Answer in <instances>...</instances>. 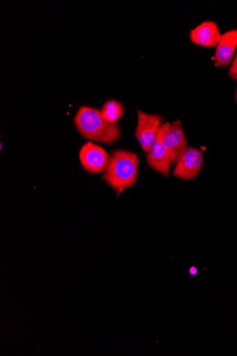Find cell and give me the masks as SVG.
Instances as JSON below:
<instances>
[{
	"label": "cell",
	"mask_w": 237,
	"mask_h": 356,
	"mask_svg": "<svg viewBox=\"0 0 237 356\" xmlns=\"http://www.w3.org/2000/svg\"><path fill=\"white\" fill-rule=\"evenodd\" d=\"M78 131L85 138L101 144H111L120 138V129L116 123L106 120L100 111L81 106L74 118Z\"/></svg>",
	"instance_id": "obj_1"
},
{
	"label": "cell",
	"mask_w": 237,
	"mask_h": 356,
	"mask_svg": "<svg viewBox=\"0 0 237 356\" xmlns=\"http://www.w3.org/2000/svg\"><path fill=\"white\" fill-rule=\"evenodd\" d=\"M139 169L137 154L125 150L115 151L110 156L106 170V181L120 193L136 183Z\"/></svg>",
	"instance_id": "obj_2"
},
{
	"label": "cell",
	"mask_w": 237,
	"mask_h": 356,
	"mask_svg": "<svg viewBox=\"0 0 237 356\" xmlns=\"http://www.w3.org/2000/svg\"><path fill=\"white\" fill-rule=\"evenodd\" d=\"M158 134L170 158L171 165H176L188 149V141L183 131L181 121L161 124Z\"/></svg>",
	"instance_id": "obj_3"
},
{
	"label": "cell",
	"mask_w": 237,
	"mask_h": 356,
	"mask_svg": "<svg viewBox=\"0 0 237 356\" xmlns=\"http://www.w3.org/2000/svg\"><path fill=\"white\" fill-rule=\"evenodd\" d=\"M161 124L160 115H149L138 111V124L135 136L145 152H149L152 147Z\"/></svg>",
	"instance_id": "obj_4"
},
{
	"label": "cell",
	"mask_w": 237,
	"mask_h": 356,
	"mask_svg": "<svg viewBox=\"0 0 237 356\" xmlns=\"http://www.w3.org/2000/svg\"><path fill=\"white\" fill-rule=\"evenodd\" d=\"M79 156L85 170L93 174L106 170L110 159L109 154L104 149L91 142L83 145Z\"/></svg>",
	"instance_id": "obj_5"
},
{
	"label": "cell",
	"mask_w": 237,
	"mask_h": 356,
	"mask_svg": "<svg viewBox=\"0 0 237 356\" xmlns=\"http://www.w3.org/2000/svg\"><path fill=\"white\" fill-rule=\"evenodd\" d=\"M202 164V152L197 149L188 147L176 164L173 175L183 180L193 179L199 173Z\"/></svg>",
	"instance_id": "obj_6"
},
{
	"label": "cell",
	"mask_w": 237,
	"mask_h": 356,
	"mask_svg": "<svg viewBox=\"0 0 237 356\" xmlns=\"http://www.w3.org/2000/svg\"><path fill=\"white\" fill-rule=\"evenodd\" d=\"M221 34L215 22L206 21L191 30L190 38L191 41L201 47H217Z\"/></svg>",
	"instance_id": "obj_7"
},
{
	"label": "cell",
	"mask_w": 237,
	"mask_h": 356,
	"mask_svg": "<svg viewBox=\"0 0 237 356\" xmlns=\"http://www.w3.org/2000/svg\"><path fill=\"white\" fill-rule=\"evenodd\" d=\"M148 165L167 177L170 173L171 161L157 133L156 140L147 156Z\"/></svg>",
	"instance_id": "obj_8"
},
{
	"label": "cell",
	"mask_w": 237,
	"mask_h": 356,
	"mask_svg": "<svg viewBox=\"0 0 237 356\" xmlns=\"http://www.w3.org/2000/svg\"><path fill=\"white\" fill-rule=\"evenodd\" d=\"M236 47L237 29L228 31L222 35L215 55V61L218 67L228 66L233 58Z\"/></svg>",
	"instance_id": "obj_9"
},
{
	"label": "cell",
	"mask_w": 237,
	"mask_h": 356,
	"mask_svg": "<svg viewBox=\"0 0 237 356\" xmlns=\"http://www.w3.org/2000/svg\"><path fill=\"white\" fill-rule=\"evenodd\" d=\"M101 115L110 122L116 123L124 115V108L117 101H108L100 111Z\"/></svg>",
	"instance_id": "obj_10"
},
{
	"label": "cell",
	"mask_w": 237,
	"mask_h": 356,
	"mask_svg": "<svg viewBox=\"0 0 237 356\" xmlns=\"http://www.w3.org/2000/svg\"><path fill=\"white\" fill-rule=\"evenodd\" d=\"M229 76L234 80H237V54H236L229 70Z\"/></svg>",
	"instance_id": "obj_11"
},
{
	"label": "cell",
	"mask_w": 237,
	"mask_h": 356,
	"mask_svg": "<svg viewBox=\"0 0 237 356\" xmlns=\"http://www.w3.org/2000/svg\"><path fill=\"white\" fill-rule=\"evenodd\" d=\"M197 273V270L195 268H192L190 270V273L193 275H195Z\"/></svg>",
	"instance_id": "obj_12"
},
{
	"label": "cell",
	"mask_w": 237,
	"mask_h": 356,
	"mask_svg": "<svg viewBox=\"0 0 237 356\" xmlns=\"http://www.w3.org/2000/svg\"><path fill=\"white\" fill-rule=\"evenodd\" d=\"M236 101L237 102V90H236Z\"/></svg>",
	"instance_id": "obj_13"
}]
</instances>
